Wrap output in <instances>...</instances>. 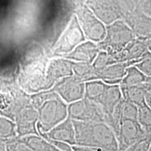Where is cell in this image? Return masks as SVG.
<instances>
[{
  "label": "cell",
  "instance_id": "obj_1",
  "mask_svg": "<svg viewBox=\"0 0 151 151\" xmlns=\"http://www.w3.org/2000/svg\"><path fill=\"white\" fill-rule=\"evenodd\" d=\"M72 122L76 146L104 151H119L116 136L105 122L94 123L78 120H72Z\"/></svg>",
  "mask_w": 151,
  "mask_h": 151
},
{
  "label": "cell",
  "instance_id": "obj_2",
  "mask_svg": "<svg viewBox=\"0 0 151 151\" xmlns=\"http://www.w3.org/2000/svg\"><path fill=\"white\" fill-rule=\"evenodd\" d=\"M32 103L39 116V134L47 133L67 118L68 105L57 93L36 96L32 98Z\"/></svg>",
  "mask_w": 151,
  "mask_h": 151
},
{
  "label": "cell",
  "instance_id": "obj_3",
  "mask_svg": "<svg viewBox=\"0 0 151 151\" xmlns=\"http://www.w3.org/2000/svg\"><path fill=\"white\" fill-rule=\"evenodd\" d=\"M104 46L114 52H121L134 41V34L123 22L116 21L106 28Z\"/></svg>",
  "mask_w": 151,
  "mask_h": 151
},
{
  "label": "cell",
  "instance_id": "obj_4",
  "mask_svg": "<svg viewBox=\"0 0 151 151\" xmlns=\"http://www.w3.org/2000/svg\"><path fill=\"white\" fill-rule=\"evenodd\" d=\"M146 136L137 120L123 119L116 135L119 151H125Z\"/></svg>",
  "mask_w": 151,
  "mask_h": 151
},
{
  "label": "cell",
  "instance_id": "obj_5",
  "mask_svg": "<svg viewBox=\"0 0 151 151\" xmlns=\"http://www.w3.org/2000/svg\"><path fill=\"white\" fill-rule=\"evenodd\" d=\"M78 23L87 39L92 42L104 41L106 28L101 20L90 11L83 10L79 16Z\"/></svg>",
  "mask_w": 151,
  "mask_h": 151
},
{
  "label": "cell",
  "instance_id": "obj_6",
  "mask_svg": "<svg viewBox=\"0 0 151 151\" xmlns=\"http://www.w3.org/2000/svg\"><path fill=\"white\" fill-rule=\"evenodd\" d=\"M86 83L76 76L67 77L56 88L57 94L66 103L71 104L83 99Z\"/></svg>",
  "mask_w": 151,
  "mask_h": 151
},
{
  "label": "cell",
  "instance_id": "obj_7",
  "mask_svg": "<svg viewBox=\"0 0 151 151\" xmlns=\"http://www.w3.org/2000/svg\"><path fill=\"white\" fill-rule=\"evenodd\" d=\"M38 121L39 116L35 108H24L19 113L16 120L17 137L22 138L30 135L39 136L37 130Z\"/></svg>",
  "mask_w": 151,
  "mask_h": 151
},
{
  "label": "cell",
  "instance_id": "obj_8",
  "mask_svg": "<svg viewBox=\"0 0 151 151\" xmlns=\"http://www.w3.org/2000/svg\"><path fill=\"white\" fill-rule=\"evenodd\" d=\"M44 139L63 142L70 146H76L75 132L72 120L69 117L61 123L45 134H39Z\"/></svg>",
  "mask_w": 151,
  "mask_h": 151
},
{
  "label": "cell",
  "instance_id": "obj_9",
  "mask_svg": "<svg viewBox=\"0 0 151 151\" xmlns=\"http://www.w3.org/2000/svg\"><path fill=\"white\" fill-rule=\"evenodd\" d=\"M85 38L78 20L74 18L62 38L60 50L63 52H71L81 43L84 42Z\"/></svg>",
  "mask_w": 151,
  "mask_h": 151
},
{
  "label": "cell",
  "instance_id": "obj_10",
  "mask_svg": "<svg viewBox=\"0 0 151 151\" xmlns=\"http://www.w3.org/2000/svg\"><path fill=\"white\" fill-rule=\"evenodd\" d=\"M123 99L120 87L118 85H108L106 90L97 103L101 106L106 116L111 115Z\"/></svg>",
  "mask_w": 151,
  "mask_h": 151
},
{
  "label": "cell",
  "instance_id": "obj_11",
  "mask_svg": "<svg viewBox=\"0 0 151 151\" xmlns=\"http://www.w3.org/2000/svg\"><path fill=\"white\" fill-rule=\"evenodd\" d=\"M99 52V48L92 41H86L81 43L71 51L67 58L73 62H86L92 64Z\"/></svg>",
  "mask_w": 151,
  "mask_h": 151
},
{
  "label": "cell",
  "instance_id": "obj_12",
  "mask_svg": "<svg viewBox=\"0 0 151 151\" xmlns=\"http://www.w3.org/2000/svg\"><path fill=\"white\" fill-rule=\"evenodd\" d=\"M125 65L122 64H113L103 69L95 70L97 78L102 79L105 83L116 85L121 82L122 78L126 74Z\"/></svg>",
  "mask_w": 151,
  "mask_h": 151
},
{
  "label": "cell",
  "instance_id": "obj_13",
  "mask_svg": "<svg viewBox=\"0 0 151 151\" xmlns=\"http://www.w3.org/2000/svg\"><path fill=\"white\" fill-rule=\"evenodd\" d=\"M123 99L127 100L138 107L146 104V94L147 90L144 86L130 87V88H120Z\"/></svg>",
  "mask_w": 151,
  "mask_h": 151
},
{
  "label": "cell",
  "instance_id": "obj_14",
  "mask_svg": "<svg viewBox=\"0 0 151 151\" xmlns=\"http://www.w3.org/2000/svg\"><path fill=\"white\" fill-rule=\"evenodd\" d=\"M108 85L100 81H91L85 85L84 97L90 101L97 102L106 90Z\"/></svg>",
  "mask_w": 151,
  "mask_h": 151
},
{
  "label": "cell",
  "instance_id": "obj_15",
  "mask_svg": "<svg viewBox=\"0 0 151 151\" xmlns=\"http://www.w3.org/2000/svg\"><path fill=\"white\" fill-rule=\"evenodd\" d=\"M21 139L34 151H64L39 135H30Z\"/></svg>",
  "mask_w": 151,
  "mask_h": 151
},
{
  "label": "cell",
  "instance_id": "obj_16",
  "mask_svg": "<svg viewBox=\"0 0 151 151\" xmlns=\"http://www.w3.org/2000/svg\"><path fill=\"white\" fill-rule=\"evenodd\" d=\"M146 76L136 67H129L126 70V74L121 81L120 88L141 86L146 82Z\"/></svg>",
  "mask_w": 151,
  "mask_h": 151
},
{
  "label": "cell",
  "instance_id": "obj_17",
  "mask_svg": "<svg viewBox=\"0 0 151 151\" xmlns=\"http://www.w3.org/2000/svg\"><path fill=\"white\" fill-rule=\"evenodd\" d=\"M73 62L70 60H58L53 62L50 73L54 79H58L62 77H69L73 75Z\"/></svg>",
  "mask_w": 151,
  "mask_h": 151
},
{
  "label": "cell",
  "instance_id": "obj_18",
  "mask_svg": "<svg viewBox=\"0 0 151 151\" xmlns=\"http://www.w3.org/2000/svg\"><path fill=\"white\" fill-rule=\"evenodd\" d=\"M126 48H128L127 52V58L132 60H137L138 62H140L149 53L146 41L134 40Z\"/></svg>",
  "mask_w": 151,
  "mask_h": 151
},
{
  "label": "cell",
  "instance_id": "obj_19",
  "mask_svg": "<svg viewBox=\"0 0 151 151\" xmlns=\"http://www.w3.org/2000/svg\"><path fill=\"white\" fill-rule=\"evenodd\" d=\"M73 71L76 76L78 77L85 83L97 79L95 70L92 67V64L73 62Z\"/></svg>",
  "mask_w": 151,
  "mask_h": 151
},
{
  "label": "cell",
  "instance_id": "obj_20",
  "mask_svg": "<svg viewBox=\"0 0 151 151\" xmlns=\"http://www.w3.org/2000/svg\"><path fill=\"white\" fill-rule=\"evenodd\" d=\"M139 107L125 99H122L121 105V113L122 119L137 120Z\"/></svg>",
  "mask_w": 151,
  "mask_h": 151
},
{
  "label": "cell",
  "instance_id": "obj_21",
  "mask_svg": "<svg viewBox=\"0 0 151 151\" xmlns=\"http://www.w3.org/2000/svg\"><path fill=\"white\" fill-rule=\"evenodd\" d=\"M93 62L92 67L94 70H99L107 66L115 64L116 62L113 59V56L111 54L106 52H99Z\"/></svg>",
  "mask_w": 151,
  "mask_h": 151
},
{
  "label": "cell",
  "instance_id": "obj_22",
  "mask_svg": "<svg viewBox=\"0 0 151 151\" xmlns=\"http://www.w3.org/2000/svg\"><path fill=\"white\" fill-rule=\"evenodd\" d=\"M4 143L6 151H34L21 138H14Z\"/></svg>",
  "mask_w": 151,
  "mask_h": 151
},
{
  "label": "cell",
  "instance_id": "obj_23",
  "mask_svg": "<svg viewBox=\"0 0 151 151\" xmlns=\"http://www.w3.org/2000/svg\"><path fill=\"white\" fill-rule=\"evenodd\" d=\"M135 67L146 77L151 76V55L150 52L140 62L136 64Z\"/></svg>",
  "mask_w": 151,
  "mask_h": 151
},
{
  "label": "cell",
  "instance_id": "obj_24",
  "mask_svg": "<svg viewBox=\"0 0 151 151\" xmlns=\"http://www.w3.org/2000/svg\"><path fill=\"white\" fill-rule=\"evenodd\" d=\"M150 143L151 137L146 135L125 151H148Z\"/></svg>",
  "mask_w": 151,
  "mask_h": 151
},
{
  "label": "cell",
  "instance_id": "obj_25",
  "mask_svg": "<svg viewBox=\"0 0 151 151\" xmlns=\"http://www.w3.org/2000/svg\"><path fill=\"white\" fill-rule=\"evenodd\" d=\"M72 149L73 151H104L97 148H87V147H81L78 146H73Z\"/></svg>",
  "mask_w": 151,
  "mask_h": 151
},
{
  "label": "cell",
  "instance_id": "obj_26",
  "mask_svg": "<svg viewBox=\"0 0 151 151\" xmlns=\"http://www.w3.org/2000/svg\"><path fill=\"white\" fill-rule=\"evenodd\" d=\"M145 88L147 91H149V90H151V76L150 77H146V82L143 84Z\"/></svg>",
  "mask_w": 151,
  "mask_h": 151
},
{
  "label": "cell",
  "instance_id": "obj_27",
  "mask_svg": "<svg viewBox=\"0 0 151 151\" xmlns=\"http://www.w3.org/2000/svg\"><path fill=\"white\" fill-rule=\"evenodd\" d=\"M146 103L151 109V90L147 91L146 94Z\"/></svg>",
  "mask_w": 151,
  "mask_h": 151
},
{
  "label": "cell",
  "instance_id": "obj_28",
  "mask_svg": "<svg viewBox=\"0 0 151 151\" xmlns=\"http://www.w3.org/2000/svg\"><path fill=\"white\" fill-rule=\"evenodd\" d=\"M0 151H6L4 141L0 139Z\"/></svg>",
  "mask_w": 151,
  "mask_h": 151
},
{
  "label": "cell",
  "instance_id": "obj_29",
  "mask_svg": "<svg viewBox=\"0 0 151 151\" xmlns=\"http://www.w3.org/2000/svg\"><path fill=\"white\" fill-rule=\"evenodd\" d=\"M146 44L148 51L151 55V37L149 38V39H148V40L146 41Z\"/></svg>",
  "mask_w": 151,
  "mask_h": 151
},
{
  "label": "cell",
  "instance_id": "obj_30",
  "mask_svg": "<svg viewBox=\"0 0 151 151\" xmlns=\"http://www.w3.org/2000/svg\"><path fill=\"white\" fill-rule=\"evenodd\" d=\"M148 151H151V143H150V147H149V149H148Z\"/></svg>",
  "mask_w": 151,
  "mask_h": 151
}]
</instances>
